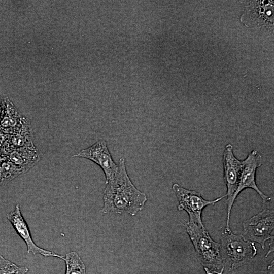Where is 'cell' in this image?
Returning a JSON list of instances; mask_svg holds the SVG:
<instances>
[{
    "instance_id": "cell-1",
    "label": "cell",
    "mask_w": 274,
    "mask_h": 274,
    "mask_svg": "<svg viewBox=\"0 0 274 274\" xmlns=\"http://www.w3.org/2000/svg\"><path fill=\"white\" fill-rule=\"evenodd\" d=\"M118 165L115 176L106 182L101 212L111 214L128 213L134 216L144 208L147 197L132 183L123 157L120 158Z\"/></svg>"
},
{
    "instance_id": "cell-2",
    "label": "cell",
    "mask_w": 274,
    "mask_h": 274,
    "mask_svg": "<svg viewBox=\"0 0 274 274\" xmlns=\"http://www.w3.org/2000/svg\"><path fill=\"white\" fill-rule=\"evenodd\" d=\"M185 226L196 257L206 274H222L225 266L220 243L211 237L204 227L189 222H186Z\"/></svg>"
},
{
    "instance_id": "cell-3",
    "label": "cell",
    "mask_w": 274,
    "mask_h": 274,
    "mask_svg": "<svg viewBox=\"0 0 274 274\" xmlns=\"http://www.w3.org/2000/svg\"><path fill=\"white\" fill-rule=\"evenodd\" d=\"M220 245L225 266L229 271L248 264L257 253L254 242L246 239L242 235L234 234L230 228H225Z\"/></svg>"
},
{
    "instance_id": "cell-4",
    "label": "cell",
    "mask_w": 274,
    "mask_h": 274,
    "mask_svg": "<svg viewBox=\"0 0 274 274\" xmlns=\"http://www.w3.org/2000/svg\"><path fill=\"white\" fill-rule=\"evenodd\" d=\"M172 189L179 201L178 210L185 211L189 217L188 222L201 227H204L201 219L204 208L215 204L226 197L225 195L213 200H207L199 192L185 188L177 183L173 185Z\"/></svg>"
},
{
    "instance_id": "cell-5",
    "label": "cell",
    "mask_w": 274,
    "mask_h": 274,
    "mask_svg": "<svg viewBox=\"0 0 274 274\" xmlns=\"http://www.w3.org/2000/svg\"><path fill=\"white\" fill-rule=\"evenodd\" d=\"M274 211L264 209L243 223L242 236L247 240L260 245L265 249V243L273 237Z\"/></svg>"
},
{
    "instance_id": "cell-6",
    "label": "cell",
    "mask_w": 274,
    "mask_h": 274,
    "mask_svg": "<svg viewBox=\"0 0 274 274\" xmlns=\"http://www.w3.org/2000/svg\"><path fill=\"white\" fill-rule=\"evenodd\" d=\"M224 180L227 188L226 228H230L229 222L231 210L234 202L232 199L237 189L240 175L243 167V160H238L234 155L233 146L227 144L223 153Z\"/></svg>"
},
{
    "instance_id": "cell-7",
    "label": "cell",
    "mask_w": 274,
    "mask_h": 274,
    "mask_svg": "<svg viewBox=\"0 0 274 274\" xmlns=\"http://www.w3.org/2000/svg\"><path fill=\"white\" fill-rule=\"evenodd\" d=\"M243 162V167L237 189L233 197V202H234L239 194L246 188L254 190L259 195L263 202L270 201L271 198L262 192L256 183L257 169L262 164V155L257 150H253Z\"/></svg>"
},
{
    "instance_id": "cell-8",
    "label": "cell",
    "mask_w": 274,
    "mask_h": 274,
    "mask_svg": "<svg viewBox=\"0 0 274 274\" xmlns=\"http://www.w3.org/2000/svg\"><path fill=\"white\" fill-rule=\"evenodd\" d=\"M87 159L102 169L106 182L111 180L117 173L118 165L114 161L105 140H101L73 156Z\"/></svg>"
},
{
    "instance_id": "cell-9",
    "label": "cell",
    "mask_w": 274,
    "mask_h": 274,
    "mask_svg": "<svg viewBox=\"0 0 274 274\" xmlns=\"http://www.w3.org/2000/svg\"><path fill=\"white\" fill-rule=\"evenodd\" d=\"M6 217L17 233L25 242L28 253H31L33 255L39 254L45 257H55L63 259L64 257L62 255L42 248L35 244L32 239L28 226L21 213L19 203L16 205L14 211L6 215Z\"/></svg>"
},
{
    "instance_id": "cell-10",
    "label": "cell",
    "mask_w": 274,
    "mask_h": 274,
    "mask_svg": "<svg viewBox=\"0 0 274 274\" xmlns=\"http://www.w3.org/2000/svg\"><path fill=\"white\" fill-rule=\"evenodd\" d=\"M27 119L17 110L13 103L6 98L4 114L0 120V131L12 134L16 132Z\"/></svg>"
},
{
    "instance_id": "cell-11",
    "label": "cell",
    "mask_w": 274,
    "mask_h": 274,
    "mask_svg": "<svg viewBox=\"0 0 274 274\" xmlns=\"http://www.w3.org/2000/svg\"><path fill=\"white\" fill-rule=\"evenodd\" d=\"M7 158L13 163L29 170L38 162L40 155L35 146H26L12 150Z\"/></svg>"
},
{
    "instance_id": "cell-12",
    "label": "cell",
    "mask_w": 274,
    "mask_h": 274,
    "mask_svg": "<svg viewBox=\"0 0 274 274\" xmlns=\"http://www.w3.org/2000/svg\"><path fill=\"white\" fill-rule=\"evenodd\" d=\"M33 131L29 120L27 118L20 128L10 136L9 142L12 150L26 146H33Z\"/></svg>"
},
{
    "instance_id": "cell-13",
    "label": "cell",
    "mask_w": 274,
    "mask_h": 274,
    "mask_svg": "<svg viewBox=\"0 0 274 274\" xmlns=\"http://www.w3.org/2000/svg\"><path fill=\"white\" fill-rule=\"evenodd\" d=\"M28 170V169L16 165L8 159L2 160L0 162V185L7 183Z\"/></svg>"
},
{
    "instance_id": "cell-14",
    "label": "cell",
    "mask_w": 274,
    "mask_h": 274,
    "mask_svg": "<svg viewBox=\"0 0 274 274\" xmlns=\"http://www.w3.org/2000/svg\"><path fill=\"white\" fill-rule=\"evenodd\" d=\"M63 260L66 265L65 274H86L84 263L76 252L66 253Z\"/></svg>"
},
{
    "instance_id": "cell-15",
    "label": "cell",
    "mask_w": 274,
    "mask_h": 274,
    "mask_svg": "<svg viewBox=\"0 0 274 274\" xmlns=\"http://www.w3.org/2000/svg\"><path fill=\"white\" fill-rule=\"evenodd\" d=\"M29 269L20 267L0 255V274H26Z\"/></svg>"
},
{
    "instance_id": "cell-16",
    "label": "cell",
    "mask_w": 274,
    "mask_h": 274,
    "mask_svg": "<svg viewBox=\"0 0 274 274\" xmlns=\"http://www.w3.org/2000/svg\"><path fill=\"white\" fill-rule=\"evenodd\" d=\"M6 98L0 97V120L4 114L6 108Z\"/></svg>"
},
{
    "instance_id": "cell-17",
    "label": "cell",
    "mask_w": 274,
    "mask_h": 274,
    "mask_svg": "<svg viewBox=\"0 0 274 274\" xmlns=\"http://www.w3.org/2000/svg\"><path fill=\"white\" fill-rule=\"evenodd\" d=\"M269 242V250L265 255V257H267L270 253L273 252V237L270 239Z\"/></svg>"
}]
</instances>
